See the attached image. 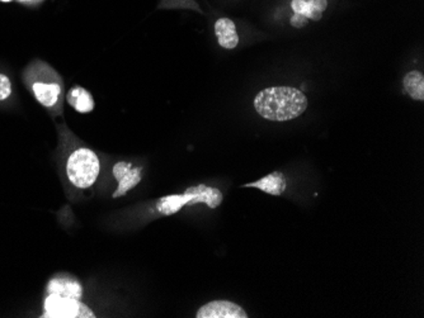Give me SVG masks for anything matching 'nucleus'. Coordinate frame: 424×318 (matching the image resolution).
<instances>
[{
	"instance_id": "nucleus-14",
	"label": "nucleus",
	"mask_w": 424,
	"mask_h": 318,
	"mask_svg": "<svg viewBox=\"0 0 424 318\" xmlns=\"http://www.w3.org/2000/svg\"><path fill=\"white\" fill-rule=\"evenodd\" d=\"M12 94V82L6 73H0V102L7 100Z\"/></svg>"
},
{
	"instance_id": "nucleus-16",
	"label": "nucleus",
	"mask_w": 424,
	"mask_h": 318,
	"mask_svg": "<svg viewBox=\"0 0 424 318\" xmlns=\"http://www.w3.org/2000/svg\"><path fill=\"white\" fill-rule=\"evenodd\" d=\"M17 1L25 4V5H37V4H41L43 0H17Z\"/></svg>"
},
{
	"instance_id": "nucleus-10",
	"label": "nucleus",
	"mask_w": 424,
	"mask_h": 318,
	"mask_svg": "<svg viewBox=\"0 0 424 318\" xmlns=\"http://www.w3.org/2000/svg\"><path fill=\"white\" fill-rule=\"evenodd\" d=\"M291 8L296 14H301L308 19L318 22L328 8V0H293Z\"/></svg>"
},
{
	"instance_id": "nucleus-9",
	"label": "nucleus",
	"mask_w": 424,
	"mask_h": 318,
	"mask_svg": "<svg viewBox=\"0 0 424 318\" xmlns=\"http://www.w3.org/2000/svg\"><path fill=\"white\" fill-rule=\"evenodd\" d=\"M215 34L222 49H234L239 43L235 23L229 18H220L215 23Z\"/></svg>"
},
{
	"instance_id": "nucleus-12",
	"label": "nucleus",
	"mask_w": 424,
	"mask_h": 318,
	"mask_svg": "<svg viewBox=\"0 0 424 318\" xmlns=\"http://www.w3.org/2000/svg\"><path fill=\"white\" fill-rule=\"evenodd\" d=\"M66 100L69 106H73L76 112L83 113V115L90 113L94 109V98L92 93L79 85L74 87L67 91Z\"/></svg>"
},
{
	"instance_id": "nucleus-2",
	"label": "nucleus",
	"mask_w": 424,
	"mask_h": 318,
	"mask_svg": "<svg viewBox=\"0 0 424 318\" xmlns=\"http://www.w3.org/2000/svg\"><path fill=\"white\" fill-rule=\"evenodd\" d=\"M25 85L34 99L52 115L63 113L64 82L55 69L43 61H33L23 73Z\"/></svg>"
},
{
	"instance_id": "nucleus-6",
	"label": "nucleus",
	"mask_w": 424,
	"mask_h": 318,
	"mask_svg": "<svg viewBox=\"0 0 424 318\" xmlns=\"http://www.w3.org/2000/svg\"><path fill=\"white\" fill-rule=\"evenodd\" d=\"M112 172H114V179L117 180V183H118V187L112 196L114 199L126 196L131 189L138 187V184L142 179V175H141L142 168L141 166L134 168L131 163L120 161V163H116Z\"/></svg>"
},
{
	"instance_id": "nucleus-17",
	"label": "nucleus",
	"mask_w": 424,
	"mask_h": 318,
	"mask_svg": "<svg viewBox=\"0 0 424 318\" xmlns=\"http://www.w3.org/2000/svg\"><path fill=\"white\" fill-rule=\"evenodd\" d=\"M0 1H3V3H9V1H12V0H0Z\"/></svg>"
},
{
	"instance_id": "nucleus-13",
	"label": "nucleus",
	"mask_w": 424,
	"mask_h": 318,
	"mask_svg": "<svg viewBox=\"0 0 424 318\" xmlns=\"http://www.w3.org/2000/svg\"><path fill=\"white\" fill-rule=\"evenodd\" d=\"M404 89L409 97L414 100H424V76L419 71H410L403 79Z\"/></svg>"
},
{
	"instance_id": "nucleus-1",
	"label": "nucleus",
	"mask_w": 424,
	"mask_h": 318,
	"mask_svg": "<svg viewBox=\"0 0 424 318\" xmlns=\"http://www.w3.org/2000/svg\"><path fill=\"white\" fill-rule=\"evenodd\" d=\"M257 113L273 122L291 121L308 108V98L301 90L291 87H272L261 90L254 98Z\"/></svg>"
},
{
	"instance_id": "nucleus-8",
	"label": "nucleus",
	"mask_w": 424,
	"mask_h": 318,
	"mask_svg": "<svg viewBox=\"0 0 424 318\" xmlns=\"http://www.w3.org/2000/svg\"><path fill=\"white\" fill-rule=\"evenodd\" d=\"M197 318H246L248 315L239 304L229 301H212L197 310Z\"/></svg>"
},
{
	"instance_id": "nucleus-4",
	"label": "nucleus",
	"mask_w": 424,
	"mask_h": 318,
	"mask_svg": "<svg viewBox=\"0 0 424 318\" xmlns=\"http://www.w3.org/2000/svg\"><path fill=\"white\" fill-rule=\"evenodd\" d=\"M222 201L224 196L219 189L200 184L188 188L183 194H171L160 198L156 202V209L160 214L171 216L180 212L188 204L204 203L209 208L215 209L222 203Z\"/></svg>"
},
{
	"instance_id": "nucleus-3",
	"label": "nucleus",
	"mask_w": 424,
	"mask_h": 318,
	"mask_svg": "<svg viewBox=\"0 0 424 318\" xmlns=\"http://www.w3.org/2000/svg\"><path fill=\"white\" fill-rule=\"evenodd\" d=\"M73 147L66 155V178L75 188H92L98 179L100 172L98 156L75 137H73Z\"/></svg>"
},
{
	"instance_id": "nucleus-11",
	"label": "nucleus",
	"mask_w": 424,
	"mask_h": 318,
	"mask_svg": "<svg viewBox=\"0 0 424 318\" xmlns=\"http://www.w3.org/2000/svg\"><path fill=\"white\" fill-rule=\"evenodd\" d=\"M245 188H258L271 196H281L286 190V179L279 172H271L258 181L245 184Z\"/></svg>"
},
{
	"instance_id": "nucleus-15",
	"label": "nucleus",
	"mask_w": 424,
	"mask_h": 318,
	"mask_svg": "<svg viewBox=\"0 0 424 318\" xmlns=\"http://www.w3.org/2000/svg\"><path fill=\"white\" fill-rule=\"evenodd\" d=\"M309 21H310V19H308L306 16L294 13V16H291L290 23H291V25L295 27V28H302V27L309 25Z\"/></svg>"
},
{
	"instance_id": "nucleus-5",
	"label": "nucleus",
	"mask_w": 424,
	"mask_h": 318,
	"mask_svg": "<svg viewBox=\"0 0 424 318\" xmlns=\"http://www.w3.org/2000/svg\"><path fill=\"white\" fill-rule=\"evenodd\" d=\"M45 313L42 317L47 318H94V312L90 310L82 299L61 297L56 294H46Z\"/></svg>"
},
{
	"instance_id": "nucleus-7",
	"label": "nucleus",
	"mask_w": 424,
	"mask_h": 318,
	"mask_svg": "<svg viewBox=\"0 0 424 318\" xmlns=\"http://www.w3.org/2000/svg\"><path fill=\"white\" fill-rule=\"evenodd\" d=\"M84 289L81 282L69 273H60L52 277L47 284L46 294H56L61 297H70L82 299Z\"/></svg>"
}]
</instances>
